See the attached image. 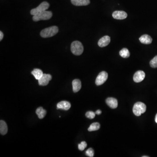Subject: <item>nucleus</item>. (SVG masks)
<instances>
[{
  "instance_id": "obj_21",
  "label": "nucleus",
  "mask_w": 157,
  "mask_h": 157,
  "mask_svg": "<svg viewBox=\"0 0 157 157\" xmlns=\"http://www.w3.org/2000/svg\"><path fill=\"white\" fill-rule=\"evenodd\" d=\"M150 67L154 68H157V55L155 56L150 62Z\"/></svg>"
},
{
  "instance_id": "obj_20",
  "label": "nucleus",
  "mask_w": 157,
  "mask_h": 157,
  "mask_svg": "<svg viewBox=\"0 0 157 157\" xmlns=\"http://www.w3.org/2000/svg\"><path fill=\"white\" fill-rule=\"evenodd\" d=\"M120 55L123 58H127L130 56V53L128 49L127 48H123L119 52Z\"/></svg>"
},
{
  "instance_id": "obj_4",
  "label": "nucleus",
  "mask_w": 157,
  "mask_h": 157,
  "mask_svg": "<svg viewBox=\"0 0 157 157\" xmlns=\"http://www.w3.org/2000/svg\"><path fill=\"white\" fill-rule=\"evenodd\" d=\"M146 106L142 102H137L134 104L133 108V113L136 116H140L142 113L145 112Z\"/></svg>"
},
{
  "instance_id": "obj_16",
  "label": "nucleus",
  "mask_w": 157,
  "mask_h": 157,
  "mask_svg": "<svg viewBox=\"0 0 157 157\" xmlns=\"http://www.w3.org/2000/svg\"><path fill=\"white\" fill-rule=\"evenodd\" d=\"M8 132V126L4 121H0V133L2 135H5Z\"/></svg>"
},
{
  "instance_id": "obj_23",
  "label": "nucleus",
  "mask_w": 157,
  "mask_h": 157,
  "mask_svg": "<svg viewBox=\"0 0 157 157\" xmlns=\"http://www.w3.org/2000/svg\"><path fill=\"white\" fill-rule=\"evenodd\" d=\"M96 113L93 111H88L86 113V116L90 119H94L95 117Z\"/></svg>"
},
{
  "instance_id": "obj_2",
  "label": "nucleus",
  "mask_w": 157,
  "mask_h": 157,
  "mask_svg": "<svg viewBox=\"0 0 157 157\" xmlns=\"http://www.w3.org/2000/svg\"><path fill=\"white\" fill-rule=\"evenodd\" d=\"M71 51L75 55H80L83 51V47L82 44L78 41L73 42L71 44Z\"/></svg>"
},
{
  "instance_id": "obj_18",
  "label": "nucleus",
  "mask_w": 157,
  "mask_h": 157,
  "mask_svg": "<svg viewBox=\"0 0 157 157\" xmlns=\"http://www.w3.org/2000/svg\"><path fill=\"white\" fill-rule=\"evenodd\" d=\"M32 74L35 77L36 80H38L43 75L42 71L38 69H35L32 72Z\"/></svg>"
},
{
  "instance_id": "obj_3",
  "label": "nucleus",
  "mask_w": 157,
  "mask_h": 157,
  "mask_svg": "<svg viewBox=\"0 0 157 157\" xmlns=\"http://www.w3.org/2000/svg\"><path fill=\"white\" fill-rule=\"evenodd\" d=\"M52 16V13L51 11H45L34 15L32 19L34 22H38L41 20H47L50 19Z\"/></svg>"
},
{
  "instance_id": "obj_15",
  "label": "nucleus",
  "mask_w": 157,
  "mask_h": 157,
  "mask_svg": "<svg viewBox=\"0 0 157 157\" xmlns=\"http://www.w3.org/2000/svg\"><path fill=\"white\" fill-rule=\"evenodd\" d=\"M139 40L141 43L148 45L152 43V38L149 35H144L140 38Z\"/></svg>"
},
{
  "instance_id": "obj_7",
  "label": "nucleus",
  "mask_w": 157,
  "mask_h": 157,
  "mask_svg": "<svg viewBox=\"0 0 157 157\" xmlns=\"http://www.w3.org/2000/svg\"><path fill=\"white\" fill-rule=\"evenodd\" d=\"M51 80V75L50 74H43L41 78L38 80V84L40 86H45L48 85L49 82Z\"/></svg>"
},
{
  "instance_id": "obj_1",
  "label": "nucleus",
  "mask_w": 157,
  "mask_h": 157,
  "mask_svg": "<svg viewBox=\"0 0 157 157\" xmlns=\"http://www.w3.org/2000/svg\"><path fill=\"white\" fill-rule=\"evenodd\" d=\"M59 31L58 27L53 26L45 28L41 32L40 36L42 37L46 38L53 36L56 35Z\"/></svg>"
},
{
  "instance_id": "obj_5",
  "label": "nucleus",
  "mask_w": 157,
  "mask_h": 157,
  "mask_svg": "<svg viewBox=\"0 0 157 157\" xmlns=\"http://www.w3.org/2000/svg\"><path fill=\"white\" fill-rule=\"evenodd\" d=\"M49 3L47 2H46V1H44V2H42L37 8L32 9L30 13H31L32 15L34 16V15L38 14V13L45 11H46V10L49 9Z\"/></svg>"
},
{
  "instance_id": "obj_11",
  "label": "nucleus",
  "mask_w": 157,
  "mask_h": 157,
  "mask_svg": "<svg viewBox=\"0 0 157 157\" xmlns=\"http://www.w3.org/2000/svg\"><path fill=\"white\" fill-rule=\"evenodd\" d=\"M106 104L108 106L112 109H115L117 107L118 101L115 98L109 97L106 100Z\"/></svg>"
},
{
  "instance_id": "obj_19",
  "label": "nucleus",
  "mask_w": 157,
  "mask_h": 157,
  "mask_svg": "<svg viewBox=\"0 0 157 157\" xmlns=\"http://www.w3.org/2000/svg\"><path fill=\"white\" fill-rule=\"evenodd\" d=\"M100 124L99 123H94L91 124L90 127L88 128V130L89 131H97L100 128Z\"/></svg>"
},
{
  "instance_id": "obj_8",
  "label": "nucleus",
  "mask_w": 157,
  "mask_h": 157,
  "mask_svg": "<svg viewBox=\"0 0 157 157\" xmlns=\"http://www.w3.org/2000/svg\"><path fill=\"white\" fill-rule=\"evenodd\" d=\"M145 77V74L144 72L143 71H137L134 74L133 80L136 82H140L144 80Z\"/></svg>"
},
{
  "instance_id": "obj_14",
  "label": "nucleus",
  "mask_w": 157,
  "mask_h": 157,
  "mask_svg": "<svg viewBox=\"0 0 157 157\" xmlns=\"http://www.w3.org/2000/svg\"><path fill=\"white\" fill-rule=\"evenodd\" d=\"M71 3L77 6H86L90 3V0H71Z\"/></svg>"
},
{
  "instance_id": "obj_25",
  "label": "nucleus",
  "mask_w": 157,
  "mask_h": 157,
  "mask_svg": "<svg viewBox=\"0 0 157 157\" xmlns=\"http://www.w3.org/2000/svg\"><path fill=\"white\" fill-rule=\"evenodd\" d=\"M3 37H4V34H3V32L1 31L0 32V41H1L3 39Z\"/></svg>"
},
{
  "instance_id": "obj_9",
  "label": "nucleus",
  "mask_w": 157,
  "mask_h": 157,
  "mask_svg": "<svg viewBox=\"0 0 157 157\" xmlns=\"http://www.w3.org/2000/svg\"><path fill=\"white\" fill-rule=\"evenodd\" d=\"M112 16L113 17L116 19L123 20L125 19L127 17V15L125 11H117L113 12Z\"/></svg>"
},
{
  "instance_id": "obj_27",
  "label": "nucleus",
  "mask_w": 157,
  "mask_h": 157,
  "mask_svg": "<svg viewBox=\"0 0 157 157\" xmlns=\"http://www.w3.org/2000/svg\"><path fill=\"white\" fill-rule=\"evenodd\" d=\"M155 122H156V123H157V114H156V116H155Z\"/></svg>"
},
{
  "instance_id": "obj_17",
  "label": "nucleus",
  "mask_w": 157,
  "mask_h": 157,
  "mask_svg": "<svg viewBox=\"0 0 157 157\" xmlns=\"http://www.w3.org/2000/svg\"><path fill=\"white\" fill-rule=\"evenodd\" d=\"M36 113L38 116L39 119H42L46 114V111L44 110L42 107H39L37 109Z\"/></svg>"
},
{
  "instance_id": "obj_22",
  "label": "nucleus",
  "mask_w": 157,
  "mask_h": 157,
  "mask_svg": "<svg viewBox=\"0 0 157 157\" xmlns=\"http://www.w3.org/2000/svg\"><path fill=\"white\" fill-rule=\"evenodd\" d=\"M87 147V143L85 141H82L81 142L80 144H78V148L80 150H84L85 149V148H86Z\"/></svg>"
},
{
  "instance_id": "obj_28",
  "label": "nucleus",
  "mask_w": 157,
  "mask_h": 157,
  "mask_svg": "<svg viewBox=\"0 0 157 157\" xmlns=\"http://www.w3.org/2000/svg\"><path fill=\"white\" fill-rule=\"evenodd\" d=\"M148 157V156H143V157Z\"/></svg>"
},
{
  "instance_id": "obj_10",
  "label": "nucleus",
  "mask_w": 157,
  "mask_h": 157,
  "mask_svg": "<svg viewBox=\"0 0 157 157\" xmlns=\"http://www.w3.org/2000/svg\"><path fill=\"white\" fill-rule=\"evenodd\" d=\"M110 42V38L109 36H104L99 40L98 45L100 47H105L109 44Z\"/></svg>"
},
{
  "instance_id": "obj_6",
  "label": "nucleus",
  "mask_w": 157,
  "mask_h": 157,
  "mask_svg": "<svg viewBox=\"0 0 157 157\" xmlns=\"http://www.w3.org/2000/svg\"><path fill=\"white\" fill-rule=\"evenodd\" d=\"M108 74L107 72L102 71L97 76L96 79L95 83L97 86L104 84L108 80Z\"/></svg>"
},
{
  "instance_id": "obj_13",
  "label": "nucleus",
  "mask_w": 157,
  "mask_h": 157,
  "mask_svg": "<svg viewBox=\"0 0 157 157\" xmlns=\"http://www.w3.org/2000/svg\"><path fill=\"white\" fill-rule=\"evenodd\" d=\"M73 89L74 93H77L79 91L81 88V82L78 79H75L72 82Z\"/></svg>"
},
{
  "instance_id": "obj_12",
  "label": "nucleus",
  "mask_w": 157,
  "mask_h": 157,
  "mask_svg": "<svg viewBox=\"0 0 157 157\" xmlns=\"http://www.w3.org/2000/svg\"><path fill=\"white\" fill-rule=\"evenodd\" d=\"M71 108V104L69 102L67 101H62L58 103L57 105V108L58 109L63 110H67Z\"/></svg>"
},
{
  "instance_id": "obj_24",
  "label": "nucleus",
  "mask_w": 157,
  "mask_h": 157,
  "mask_svg": "<svg viewBox=\"0 0 157 157\" xmlns=\"http://www.w3.org/2000/svg\"><path fill=\"white\" fill-rule=\"evenodd\" d=\"M94 150L92 148H90L87 150L86 152V154L90 157H93L94 156Z\"/></svg>"
},
{
  "instance_id": "obj_26",
  "label": "nucleus",
  "mask_w": 157,
  "mask_h": 157,
  "mask_svg": "<svg viewBox=\"0 0 157 157\" xmlns=\"http://www.w3.org/2000/svg\"><path fill=\"white\" fill-rule=\"evenodd\" d=\"M101 113H102V112H101V110H96V111L95 113L97 114V115H100V114H101Z\"/></svg>"
}]
</instances>
